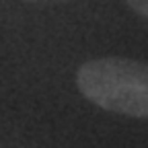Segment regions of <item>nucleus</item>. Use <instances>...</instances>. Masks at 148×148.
<instances>
[{"mask_svg":"<svg viewBox=\"0 0 148 148\" xmlns=\"http://www.w3.org/2000/svg\"><path fill=\"white\" fill-rule=\"evenodd\" d=\"M125 4L134 12H138L140 16L148 18V0H125Z\"/></svg>","mask_w":148,"mask_h":148,"instance_id":"f03ea898","label":"nucleus"},{"mask_svg":"<svg viewBox=\"0 0 148 148\" xmlns=\"http://www.w3.org/2000/svg\"><path fill=\"white\" fill-rule=\"evenodd\" d=\"M82 95L95 105L130 117H148V64L130 58H97L76 74Z\"/></svg>","mask_w":148,"mask_h":148,"instance_id":"f257e3e1","label":"nucleus"}]
</instances>
